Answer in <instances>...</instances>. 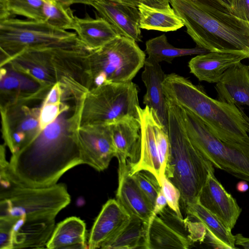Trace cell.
I'll return each instance as SVG.
<instances>
[{
  "instance_id": "6da1fadb",
  "label": "cell",
  "mask_w": 249,
  "mask_h": 249,
  "mask_svg": "<svg viewBox=\"0 0 249 249\" xmlns=\"http://www.w3.org/2000/svg\"><path fill=\"white\" fill-rule=\"evenodd\" d=\"M66 111L1 163L0 170L21 185L42 187L56 184L65 173L83 164L77 128H71Z\"/></svg>"
},
{
  "instance_id": "7a4b0ae2",
  "label": "cell",
  "mask_w": 249,
  "mask_h": 249,
  "mask_svg": "<svg viewBox=\"0 0 249 249\" xmlns=\"http://www.w3.org/2000/svg\"><path fill=\"white\" fill-rule=\"evenodd\" d=\"M197 46L210 52L244 54L249 57V22L229 11L194 0H169Z\"/></svg>"
},
{
  "instance_id": "3957f363",
  "label": "cell",
  "mask_w": 249,
  "mask_h": 249,
  "mask_svg": "<svg viewBox=\"0 0 249 249\" xmlns=\"http://www.w3.org/2000/svg\"><path fill=\"white\" fill-rule=\"evenodd\" d=\"M166 99L196 115L217 138L231 144L249 140L241 108L209 96L201 86L171 73L162 83Z\"/></svg>"
},
{
  "instance_id": "277c9868",
  "label": "cell",
  "mask_w": 249,
  "mask_h": 249,
  "mask_svg": "<svg viewBox=\"0 0 249 249\" xmlns=\"http://www.w3.org/2000/svg\"><path fill=\"white\" fill-rule=\"evenodd\" d=\"M170 153L165 175L179 190L183 208L198 201L212 163L190 140L184 128L181 108L166 99Z\"/></svg>"
},
{
  "instance_id": "5b68a950",
  "label": "cell",
  "mask_w": 249,
  "mask_h": 249,
  "mask_svg": "<svg viewBox=\"0 0 249 249\" xmlns=\"http://www.w3.org/2000/svg\"><path fill=\"white\" fill-rule=\"evenodd\" d=\"M0 179V217L55 219L71 202L62 183L34 187L18 183L5 174Z\"/></svg>"
},
{
  "instance_id": "8992f818",
  "label": "cell",
  "mask_w": 249,
  "mask_h": 249,
  "mask_svg": "<svg viewBox=\"0 0 249 249\" xmlns=\"http://www.w3.org/2000/svg\"><path fill=\"white\" fill-rule=\"evenodd\" d=\"M145 59V54L137 42L117 36L102 47L90 51L88 55L94 88L132 81L144 66Z\"/></svg>"
},
{
  "instance_id": "52a82bcc",
  "label": "cell",
  "mask_w": 249,
  "mask_h": 249,
  "mask_svg": "<svg viewBox=\"0 0 249 249\" xmlns=\"http://www.w3.org/2000/svg\"><path fill=\"white\" fill-rule=\"evenodd\" d=\"M139 90L132 81L102 85L92 89L81 110L82 126L109 125L124 118H138ZM79 126V127H82Z\"/></svg>"
},
{
  "instance_id": "ba28073f",
  "label": "cell",
  "mask_w": 249,
  "mask_h": 249,
  "mask_svg": "<svg viewBox=\"0 0 249 249\" xmlns=\"http://www.w3.org/2000/svg\"><path fill=\"white\" fill-rule=\"evenodd\" d=\"M182 123L190 140L213 166L249 181V157L234 145L223 142L196 115L181 107Z\"/></svg>"
},
{
  "instance_id": "9c48e42d",
  "label": "cell",
  "mask_w": 249,
  "mask_h": 249,
  "mask_svg": "<svg viewBox=\"0 0 249 249\" xmlns=\"http://www.w3.org/2000/svg\"><path fill=\"white\" fill-rule=\"evenodd\" d=\"M75 33L55 27L45 21L15 17L0 20V46L7 57L21 50L77 38Z\"/></svg>"
},
{
  "instance_id": "30bf717a",
  "label": "cell",
  "mask_w": 249,
  "mask_h": 249,
  "mask_svg": "<svg viewBox=\"0 0 249 249\" xmlns=\"http://www.w3.org/2000/svg\"><path fill=\"white\" fill-rule=\"evenodd\" d=\"M194 242L188 218L179 217L168 206L144 223L142 249H187Z\"/></svg>"
},
{
  "instance_id": "8fae6325",
  "label": "cell",
  "mask_w": 249,
  "mask_h": 249,
  "mask_svg": "<svg viewBox=\"0 0 249 249\" xmlns=\"http://www.w3.org/2000/svg\"><path fill=\"white\" fill-rule=\"evenodd\" d=\"M77 136L83 164L99 172L107 168L112 159L116 157L109 125L78 127Z\"/></svg>"
},
{
  "instance_id": "7c38bea8",
  "label": "cell",
  "mask_w": 249,
  "mask_h": 249,
  "mask_svg": "<svg viewBox=\"0 0 249 249\" xmlns=\"http://www.w3.org/2000/svg\"><path fill=\"white\" fill-rule=\"evenodd\" d=\"M211 170L198 198V202L232 230L242 212L236 199L228 193Z\"/></svg>"
},
{
  "instance_id": "4fadbf2b",
  "label": "cell",
  "mask_w": 249,
  "mask_h": 249,
  "mask_svg": "<svg viewBox=\"0 0 249 249\" xmlns=\"http://www.w3.org/2000/svg\"><path fill=\"white\" fill-rule=\"evenodd\" d=\"M141 126V148L138 161L130 167L131 174L146 170L152 173L160 183L161 166L159 156L155 123L158 118L154 110L147 106L137 107Z\"/></svg>"
},
{
  "instance_id": "5bb4252c",
  "label": "cell",
  "mask_w": 249,
  "mask_h": 249,
  "mask_svg": "<svg viewBox=\"0 0 249 249\" xmlns=\"http://www.w3.org/2000/svg\"><path fill=\"white\" fill-rule=\"evenodd\" d=\"M91 6L108 22L119 36L142 41L138 7L109 0H93Z\"/></svg>"
},
{
  "instance_id": "9a60e30c",
  "label": "cell",
  "mask_w": 249,
  "mask_h": 249,
  "mask_svg": "<svg viewBox=\"0 0 249 249\" xmlns=\"http://www.w3.org/2000/svg\"><path fill=\"white\" fill-rule=\"evenodd\" d=\"M119 165L139 160L141 148V126L138 118L127 117L109 125Z\"/></svg>"
},
{
  "instance_id": "2e32d148",
  "label": "cell",
  "mask_w": 249,
  "mask_h": 249,
  "mask_svg": "<svg viewBox=\"0 0 249 249\" xmlns=\"http://www.w3.org/2000/svg\"><path fill=\"white\" fill-rule=\"evenodd\" d=\"M130 165H119L118 186L116 198L130 216L148 223L154 207L142 192L130 172Z\"/></svg>"
},
{
  "instance_id": "e0dca14e",
  "label": "cell",
  "mask_w": 249,
  "mask_h": 249,
  "mask_svg": "<svg viewBox=\"0 0 249 249\" xmlns=\"http://www.w3.org/2000/svg\"><path fill=\"white\" fill-rule=\"evenodd\" d=\"M130 218V215L116 199L107 200L103 206L91 228L88 248H102Z\"/></svg>"
},
{
  "instance_id": "ac0fdd59",
  "label": "cell",
  "mask_w": 249,
  "mask_h": 249,
  "mask_svg": "<svg viewBox=\"0 0 249 249\" xmlns=\"http://www.w3.org/2000/svg\"><path fill=\"white\" fill-rule=\"evenodd\" d=\"M55 227L54 218H17L12 229L13 249L46 247Z\"/></svg>"
},
{
  "instance_id": "d6986e66",
  "label": "cell",
  "mask_w": 249,
  "mask_h": 249,
  "mask_svg": "<svg viewBox=\"0 0 249 249\" xmlns=\"http://www.w3.org/2000/svg\"><path fill=\"white\" fill-rule=\"evenodd\" d=\"M248 58L244 54L210 52L193 57L188 67L190 72L199 81L217 83L227 70Z\"/></svg>"
},
{
  "instance_id": "ffe728a7",
  "label": "cell",
  "mask_w": 249,
  "mask_h": 249,
  "mask_svg": "<svg viewBox=\"0 0 249 249\" xmlns=\"http://www.w3.org/2000/svg\"><path fill=\"white\" fill-rule=\"evenodd\" d=\"M142 79L146 88L143 103L152 108L160 123L168 130V114L166 100L162 89L166 74L160 63L146 58Z\"/></svg>"
},
{
  "instance_id": "44dd1931",
  "label": "cell",
  "mask_w": 249,
  "mask_h": 249,
  "mask_svg": "<svg viewBox=\"0 0 249 249\" xmlns=\"http://www.w3.org/2000/svg\"><path fill=\"white\" fill-rule=\"evenodd\" d=\"M215 89L218 100L237 107H249V71L241 62L227 70Z\"/></svg>"
},
{
  "instance_id": "7402d4cb",
  "label": "cell",
  "mask_w": 249,
  "mask_h": 249,
  "mask_svg": "<svg viewBox=\"0 0 249 249\" xmlns=\"http://www.w3.org/2000/svg\"><path fill=\"white\" fill-rule=\"evenodd\" d=\"M184 209L188 216L202 224L209 242L214 248L237 249L235 235L231 233V230L198 201L188 205Z\"/></svg>"
},
{
  "instance_id": "603a6c76",
  "label": "cell",
  "mask_w": 249,
  "mask_h": 249,
  "mask_svg": "<svg viewBox=\"0 0 249 249\" xmlns=\"http://www.w3.org/2000/svg\"><path fill=\"white\" fill-rule=\"evenodd\" d=\"M79 40L89 51L98 49L119 36L114 27L101 17L75 16L73 27Z\"/></svg>"
},
{
  "instance_id": "cb8c5ba5",
  "label": "cell",
  "mask_w": 249,
  "mask_h": 249,
  "mask_svg": "<svg viewBox=\"0 0 249 249\" xmlns=\"http://www.w3.org/2000/svg\"><path fill=\"white\" fill-rule=\"evenodd\" d=\"M86 227L85 222L75 216L68 217L55 227L46 245L53 249H86Z\"/></svg>"
},
{
  "instance_id": "d4e9b609",
  "label": "cell",
  "mask_w": 249,
  "mask_h": 249,
  "mask_svg": "<svg viewBox=\"0 0 249 249\" xmlns=\"http://www.w3.org/2000/svg\"><path fill=\"white\" fill-rule=\"evenodd\" d=\"M141 29L162 32L175 31L184 26L180 18L170 6L159 8L139 4Z\"/></svg>"
},
{
  "instance_id": "484cf974",
  "label": "cell",
  "mask_w": 249,
  "mask_h": 249,
  "mask_svg": "<svg viewBox=\"0 0 249 249\" xmlns=\"http://www.w3.org/2000/svg\"><path fill=\"white\" fill-rule=\"evenodd\" d=\"M145 46L147 58L159 63L163 61L171 63L177 57L210 52L197 46L193 48H176L168 42L164 34L148 40Z\"/></svg>"
},
{
  "instance_id": "4316f807",
  "label": "cell",
  "mask_w": 249,
  "mask_h": 249,
  "mask_svg": "<svg viewBox=\"0 0 249 249\" xmlns=\"http://www.w3.org/2000/svg\"><path fill=\"white\" fill-rule=\"evenodd\" d=\"M144 235V222L137 217L130 216L129 220L101 249H142Z\"/></svg>"
},
{
  "instance_id": "83f0119b",
  "label": "cell",
  "mask_w": 249,
  "mask_h": 249,
  "mask_svg": "<svg viewBox=\"0 0 249 249\" xmlns=\"http://www.w3.org/2000/svg\"><path fill=\"white\" fill-rule=\"evenodd\" d=\"M45 0H0V20L20 16L27 19L44 21Z\"/></svg>"
},
{
  "instance_id": "f1b7e54d",
  "label": "cell",
  "mask_w": 249,
  "mask_h": 249,
  "mask_svg": "<svg viewBox=\"0 0 249 249\" xmlns=\"http://www.w3.org/2000/svg\"><path fill=\"white\" fill-rule=\"evenodd\" d=\"M44 20L58 28L72 30L75 16L70 6L55 0H45L42 9Z\"/></svg>"
},
{
  "instance_id": "f546056e",
  "label": "cell",
  "mask_w": 249,
  "mask_h": 249,
  "mask_svg": "<svg viewBox=\"0 0 249 249\" xmlns=\"http://www.w3.org/2000/svg\"><path fill=\"white\" fill-rule=\"evenodd\" d=\"M37 80L32 79L18 71L1 69L0 89L8 91H35L39 88Z\"/></svg>"
},
{
  "instance_id": "4dcf8cb0",
  "label": "cell",
  "mask_w": 249,
  "mask_h": 249,
  "mask_svg": "<svg viewBox=\"0 0 249 249\" xmlns=\"http://www.w3.org/2000/svg\"><path fill=\"white\" fill-rule=\"evenodd\" d=\"M40 111V109L37 108L27 110L24 116L15 125V128L5 130L4 135L13 132H21L26 136L28 143L41 130L39 125Z\"/></svg>"
},
{
  "instance_id": "1f68e13d",
  "label": "cell",
  "mask_w": 249,
  "mask_h": 249,
  "mask_svg": "<svg viewBox=\"0 0 249 249\" xmlns=\"http://www.w3.org/2000/svg\"><path fill=\"white\" fill-rule=\"evenodd\" d=\"M142 192L154 207L158 195L161 190L160 184L151 172L141 170L131 175Z\"/></svg>"
},
{
  "instance_id": "d6a6232c",
  "label": "cell",
  "mask_w": 249,
  "mask_h": 249,
  "mask_svg": "<svg viewBox=\"0 0 249 249\" xmlns=\"http://www.w3.org/2000/svg\"><path fill=\"white\" fill-rule=\"evenodd\" d=\"M157 148L161 166V176L165 174L170 153V142L168 130L157 118L155 123Z\"/></svg>"
},
{
  "instance_id": "836d02e7",
  "label": "cell",
  "mask_w": 249,
  "mask_h": 249,
  "mask_svg": "<svg viewBox=\"0 0 249 249\" xmlns=\"http://www.w3.org/2000/svg\"><path fill=\"white\" fill-rule=\"evenodd\" d=\"M160 184L166 199L167 206L179 217L183 218L179 204L181 199L179 190L168 179L165 174L160 177Z\"/></svg>"
},
{
  "instance_id": "e575fe53",
  "label": "cell",
  "mask_w": 249,
  "mask_h": 249,
  "mask_svg": "<svg viewBox=\"0 0 249 249\" xmlns=\"http://www.w3.org/2000/svg\"><path fill=\"white\" fill-rule=\"evenodd\" d=\"M66 109L67 107L61 105L60 103L43 104L39 114L40 129L44 128L54 122L59 114Z\"/></svg>"
},
{
  "instance_id": "d590c367",
  "label": "cell",
  "mask_w": 249,
  "mask_h": 249,
  "mask_svg": "<svg viewBox=\"0 0 249 249\" xmlns=\"http://www.w3.org/2000/svg\"><path fill=\"white\" fill-rule=\"evenodd\" d=\"M16 219L0 217V249H13L12 229Z\"/></svg>"
},
{
  "instance_id": "8d00e7d4",
  "label": "cell",
  "mask_w": 249,
  "mask_h": 249,
  "mask_svg": "<svg viewBox=\"0 0 249 249\" xmlns=\"http://www.w3.org/2000/svg\"><path fill=\"white\" fill-rule=\"evenodd\" d=\"M230 12L238 18L249 22V0H231Z\"/></svg>"
},
{
  "instance_id": "74e56055",
  "label": "cell",
  "mask_w": 249,
  "mask_h": 249,
  "mask_svg": "<svg viewBox=\"0 0 249 249\" xmlns=\"http://www.w3.org/2000/svg\"><path fill=\"white\" fill-rule=\"evenodd\" d=\"M59 83L54 84L48 93L43 104H57L60 103L62 89Z\"/></svg>"
},
{
  "instance_id": "f35d334b",
  "label": "cell",
  "mask_w": 249,
  "mask_h": 249,
  "mask_svg": "<svg viewBox=\"0 0 249 249\" xmlns=\"http://www.w3.org/2000/svg\"><path fill=\"white\" fill-rule=\"evenodd\" d=\"M167 206V200L161 188V190L160 191L156 200L153 209V214L151 218L150 219V220L156 215L158 214L159 213L161 212Z\"/></svg>"
},
{
  "instance_id": "ab89813d",
  "label": "cell",
  "mask_w": 249,
  "mask_h": 249,
  "mask_svg": "<svg viewBox=\"0 0 249 249\" xmlns=\"http://www.w3.org/2000/svg\"><path fill=\"white\" fill-rule=\"evenodd\" d=\"M138 5L142 3L153 7L163 8L170 5L169 0H132Z\"/></svg>"
},
{
  "instance_id": "60d3db41",
  "label": "cell",
  "mask_w": 249,
  "mask_h": 249,
  "mask_svg": "<svg viewBox=\"0 0 249 249\" xmlns=\"http://www.w3.org/2000/svg\"><path fill=\"white\" fill-rule=\"evenodd\" d=\"M205 5L213 6L222 11H229L216 0H194ZM230 12V11H229Z\"/></svg>"
},
{
  "instance_id": "b9f144b4",
  "label": "cell",
  "mask_w": 249,
  "mask_h": 249,
  "mask_svg": "<svg viewBox=\"0 0 249 249\" xmlns=\"http://www.w3.org/2000/svg\"><path fill=\"white\" fill-rule=\"evenodd\" d=\"M63 3L64 4L71 6L74 4H83L86 5H91L93 0H55Z\"/></svg>"
},
{
  "instance_id": "7bdbcfd3",
  "label": "cell",
  "mask_w": 249,
  "mask_h": 249,
  "mask_svg": "<svg viewBox=\"0 0 249 249\" xmlns=\"http://www.w3.org/2000/svg\"><path fill=\"white\" fill-rule=\"evenodd\" d=\"M247 181L243 180L238 182L236 185V189L240 192H245L247 191L249 188V186Z\"/></svg>"
},
{
  "instance_id": "ee69618b",
  "label": "cell",
  "mask_w": 249,
  "mask_h": 249,
  "mask_svg": "<svg viewBox=\"0 0 249 249\" xmlns=\"http://www.w3.org/2000/svg\"><path fill=\"white\" fill-rule=\"evenodd\" d=\"M236 147L249 157V140L242 144H237Z\"/></svg>"
},
{
  "instance_id": "f6af8a7d",
  "label": "cell",
  "mask_w": 249,
  "mask_h": 249,
  "mask_svg": "<svg viewBox=\"0 0 249 249\" xmlns=\"http://www.w3.org/2000/svg\"><path fill=\"white\" fill-rule=\"evenodd\" d=\"M220 3L223 7L230 11L231 8V0H216Z\"/></svg>"
},
{
  "instance_id": "bcb514c9",
  "label": "cell",
  "mask_w": 249,
  "mask_h": 249,
  "mask_svg": "<svg viewBox=\"0 0 249 249\" xmlns=\"http://www.w3.org/2000/svg\"><path fill=\"white\" fill-rule=\"evenodd\" d=\"M114 1H116L120 3H125L130 5H133L138 7V5L132 0H109Z\"/></svg>"
},
{
  "instance_id": "7dc6e473",
  "label": "cell",
  "mask_w": 249,
  "mask_h": 249,
  "mask_svg": "<svg viewBox=\"0 0 249 249\" xmlns=\"http://www.w3.org/2000/svg\"><path fill=\"white\" fill-rule=\"evenodd\" d=\"M242 115L245 121V125L248 133H249V117L245 113L243 110L241 109Z\"/></svg>"
},
{
  "instance_id": "c3c4849f",
  "label": "cell",
  "mask_w": 249,
  "mask_h": 249,
  "mask_svg": "<svg viewBox=\"0 0 249 249\" xmlns=\"http://www.w3.org/2000/svg\"><path fill=\"white\" fill-rule=\"evenodd\" d=\"M248 69H249V65L248 66Z\"/></svg>"
}]
</instances>
